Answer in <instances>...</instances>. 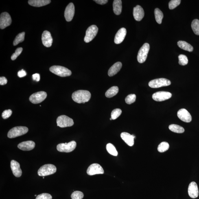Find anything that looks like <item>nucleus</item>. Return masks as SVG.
Masks as SVG:
<instances>
[{
    "instance_id": "nucleus-32",
    "label": "nucleus",
    "mask_w": 199,
    "mask_h": 199,
    "mask_svg": "<svg viewBox=\"0 0 199 199\" xmlns=\"http://www.w3.org/2000/svg\"><path fill=\"white\" fill-rule=\"evenodd\" d=\"M25 33L24 32L18 34L17 36H16L14 41V43H13L14 45L16 46L18 45L20 42L23 41L24 40H25Z\"/></svg>"
},
{
    "instance_id": "nucleus-15",
    "label": "nucleus",
    "mask_w": 199,
    "mask_h": 199,
    "mask_svg": "<svg viewBox=\"0 0 199 199\" xmlns=\"http://www.w3.org/2000/svg\"><path fill=\"white\" fill-rule=\"evenodd\" d=\"M177 115L179 119L184 122L189 123L192 120L191 114L185 109L182 108L178 110Z\"/></svg>"
},
{
    "instance_id": "nucleus-20",
    "label": "nucleus",
    "mask_w": 199,
    "mask_h": 199,
    "mask_svg": "<svg viewBox=\"0 0 199 199\" xmlns=\"http://www.w3.org/2000/svg\"><path fill=\"white\" fill-rule=\"evenodd\" d=\"M127 30L125 28L120 29L115 35L114 42L116 44H119L123 42L126 36Z\"/></svg>"
},
{
    "instance_id": "nucleus-42",
    "label": "nucleus",
    "mask_w": 199,
    "mask_h": 199,
    "mask_svg": "<svg viewBox=\"0 0 199 199\" xmlns=\"http://www.w3.org/2000/svg\"><path fill=\"white\" fill-rule=\"evenodd\" d=\"M27 75V73L25 70L22 69L18 71V77L21 78L26 76Z\"/></svg>"
},
{
    "instance_id": "nucleus-22",
    "label": "nucleus",
    "mask_w": 199,
    "mask_h": 199,
    "mask_svg": "<svg viewBox=\"0 0 199 199\" xmlns=\"http://www.w3.org/2000/svg\"><path fill=\"white\" fill-rule=\"evenodd\" d=\"M121 137L127 145L130 146H132L134 145V138L133 135L128 133L123 132L121 134Z\"/></svg>"
},
{
    "instance_id": "nucleus-38",
    "label": "nucleus",
    "mask_w": 199,
    "mask_h": 199,
    "mask_svg": "<svg viewBox=\"0 0 199 199\" xmlns=\"http://www.w3.org/2000/svg\"><path fill=\"white\" fill-rule=\"evenodd\" d=\"M181 2V1L180 0H171L169 3V9L172 10L175 9L180 5Z\"/></svg>"
},
{
    "instance_id": "nucleus-45",
    "label": "nucleus",
    "mask_w": 199,
    "mask_h": 199,
    "mask_svg": "<svg viewBox=\"0 0 199 199\" xmlns=\"http://www.w3.org/2000/svg\"><path fill=\"white\" fill-rule=\"evenodd\" d=\"M96 3L101 5H104L108 2L107 0H95Z\"/></svg>"
},
{
    "instance_id": "nucleus-8",
    "label": "nucleus",
    "mask_w": 199,
    "mask_h": 199,
    "mask_svg": "<svg viewBox=\"0 0 199 199\" xmlns=\"http://www.w3.org/2000/svg\"><path fill=\"white\" fill-rule=\"evenodd\" d=\"M57 126L60 128L70 127L74 124L73 120L65 115L59 116L57 120Z\"/></svg>"
},
{
    "instance_id": "nucleus-29",
    "label": "nucleus",
    "mask_w": 199,
    "mask_h": 199,
    "mask_svg": "<svg viewBox=\"0 0 199 199\" xmlns=\"http://www.w3.org/2000/svg\"><path fill=\"white\" fill-rule=\"evenodd\" d=\"M154 13L156 21L158 24H161L163 18V13L159 9L156 8L155 9Z\"/></svg>"
},
{
    "instance_id": "nucleus-26",
    "label": "nucleus",
    "mask_w": 199,
    "mask_h": 199,
    "mask_svg": "<svg viewBox=\"0 0 199 199\" xmlns=\"http://www.w3.org/2000/svg\"><path fill=\"white\" fill-rule=\"evenodd\" d=\"M178 45L181 49H184V50L189 52H191L193 50V46L185 41H180L178 42Z\"/></svg>"
},
{
    "instance_id": "nucleus-41",
    "label": "nucleus",
    "mask_w": 199,
    "mask_h": 199,
    "mask_svg": "<svg viewBox=\"0 0 199 199\" xmlns=\"http://www.w3.org/2000/svg\"><path fill=\"white\" fill-rule=\"evenodd\" d=\"M12 113V110L10 109L5 110L2 113V117L4 119H6L10 117Z\"/></svg>"
},
{
    "instance_id": "nucleus-47",
    "label": "nucleus",
    "mask_w": 199,
    "mask_h": 199,
    "mask_svg": "<svg viewBox=\"0 0 199 199\" xmlns=\"http://www.w3.org/2000/svg\"><path fill=\"white\" fill-rule=\"evenodd\" d=\"M35 197L37 196V195H35Z\"/></svg>"
},
{
    "instance_id": "nucleus-35",
    "label": "nucleus",
    "mask_w": 199,
    "mask_h": 199,
    "mask_svg": "<svg viewBox=\"0 0 199 199\" xmlns=\"http://www.w3.org/2000/svg\"><path fill=\"white\" fill-rule=\"evenodd\" d=\"M136 96L135 94H130L125 98V101L127 104H131L135 102Z\"/></svg>"
},
{
    "instance_id": "nucleus-36",
    "label": "nucleus",
    "mask_w": 199,
    "mask_h": 199,
    "mask_svg": "<svg viewBox=\"0 0 199 199\" xmlns=\"http://www.w3.org/2000/svg\"><path fill=\"white\" fill-rule=\"evenodd\" d=\"M84 197V193L80 191H75L71 195L72 199H82Z\"/></svg>"
},
{
    "instance_id": "nucleus-27",
    "label": "nucleus",
    "mask_w": 199,
    "mask_h": 199,
    "mask_svg": "<svg viewBox=\"0 0 199 199\" xmlns=\"http://www.w3.org/2000/svg\"><path fill=\"white\" fill-rule=\"evenodd\" d=\"M119 88L117 86H113L107 90L105 95L108 98H111L115 96L119 92Z\"/></svg>"
},
{
    "instance_id": "nucleus-43",
    "label": "nucleus",
    "mask_w": 199,
    "mask_h": 199,
    "mask_svg": "<svg viewBox=\"0 0 199 199\" xmlns=\"http://www.w3.org/2000/svg\"><path fill=\"white\" fill-rule=\"evenodd\" d=\"M7 80L5 77H0V84L1 85H4L7 84Z\"/></svg>"
},
{
    "instance_id": "nucleus-19",
    "label": "nucleus",
    "mask_w": 199,
    "mask_h": 199,
    "mask_svg": "<svg viewBox=\"0 0 199 199\" xmlns=\"http://www.w3.org/2000/svg\"><path fill=\"white\" fill-rule=\"evenodd\" d=\"M145 13L143 9L139 5H137L133 9V16L136 21H140L144 16Z\"/></svg>"
},
{
    "instance_id": "nucleus-18",
    "label": "nucleus",
    "mask_w": 199,
    "mask_h": 199,
    "mask_svg": "<svg viewBox=\"0 0 199 199\" xmlns=\"http://www.w3.org/2000/svg\"><path fill=\"white\" fill-rule=\"evenodd\" d=\"M11 168L14 176L17 178H20L22 175V171L20 168V164L14 160H11Z\"/></svg>"
},
{
    "instance_id": "nucleus-12",
    "label": "nucleus",
    "mask_w": 199,
    "mask_h": 199,
    "mask_svg": "<svg viewBox=\"0 0 199 199\" xmlns=\"http://www.w3.org/2000/svg\"><path fill=\"white\" fill-rule=\"evenodd\" d=\"M87 173L90 176H93L97 174H103L104 173V170L99 164L93 163L88 167Z\"/></svg>"
},
{
    "instance_id": "nucleus-3",
    "label": "nucleus",
    "mask_w": 199,
    "mask_h": 199,
    "mask_svg": "<svg viewBox=\"0 0 199 199\" xmlns=\"http://www.w3.org/2000/svg\"><path fill=\"white\" fill-rule=\"evenodd\" d=\"M29 129L27 127L18 126L14 127L9 130L7 136L9 138H13L24 135L28 132Z\"/></svg>"
},
{
    "instance_id": "nucleus-21",
    "label": "nucleus",
    "mask_w": 199,
    "mask_h": 199,
    "mask_svg": "<svg viewBox=\"0 0 199 199\" xmlns=\"http://www.w3.org/2000/svg\"><path fill=\"white\" fill-rule=\"evenodd\" d=\"M35 146L34 142L31 141L22 142L18 146V148L23 151L31 150L34 149Z\"/></svg>"
},
{
    "instance_id": "nucleus-34",
    "label": "nucleus",
    "mask_w": 199,
    "mask_h": 199,
    "mask_svg": "<svg viewBox=\"0 0 199 199\" xmlns=\"http://www.w3.org/2000/svg\"><path fill=\"white\" fill-rule=\"evenodd\" d=\"M178 63L181 65H185L188 64L189 62L187 57L184 55H180L178 56Z\"/></svg>"
},
{
    "instance_id": "nucleus-30",
    "label": "nucleus",
    "mask_w": 199,
    "mask_h": 199,
    "mask_svg": "<svg viewBox=\"0 0 199 199\" xmlns=\"http://www.w3.org/2000/svg\"><path fill=\"white\" fill-rule=\"evenodd\" d=\"M106 149L107 152L112 155L117 156L118 153L115 146L111 143H108L106 145Z\"/></svg>"
},
{
    "instance_id": "nucleus-9",
    "label": "nucleus",
    "mask_w": 199,
    "mask_h": 199,
    "mask_svg": "<svg viewBox=\"0 0 199 199\" xmlns=\"http://www.w3.org/2000/svg\"><path fill=\"white\" fill-rule=\"evenodd\" d=\"M98 31V28L96 25H93L88 28L86 31V35L84 38V41L88 43L93 39L96 36Z\"/></svg>"
},
{
    "instance_id": "nucleus-10",
    "label": "nucleus",
    "mask_w": 199,
    "mask_h": 199,
    "mask_svg": "<svg viewBox=\"0 0 199 199\" xmlns=\"http://www.w3.org/2000/svg\"><path fill=\"white\" fill-rule=\"evenodd\" d=\"M47 97V93L44 91H41L33 93L29 98L31 103L34 104H38L43 101Z\"/></svg>"
},
{
    "instance_id": "nucleus-1",
    "label": "nucleus",
    "mask_w": 199,
    "mask_h": 199,
    "mask_svg": "<svg viewBox=\"0 0 199 199\" xmlns=\"http://www.w3.org/2000/svg\"><path fill=\"white\" fill-rule=\"evenodd\" d=\"M91 95L88 90H79L73 93L72 99L75 102L78 103H84L89 101Z\"/></svg>"
},
{
    "instance_id": "nucleus-24",
    "label": "nucleus",
    "mask_w": 199,
    "mask_h": 199,
    "mask_svg": "<svg viewBox=\"0 0 199 199\" xmlns=\"http://www.w3.org/2000/svg\"><path fill=\"white\" fill-rule=\"evenodd\" d=\"M51 2L50 0H29L28 3L31 6L40 7L49 4Z\"/></svg>"
},
{
    "instance_id": "nucleus-16",
    "label": "nucleus",
    "mask_w": 199,
    "mask_h": 199,
    "mask_svg": "<svg viewBox=\"0 0 199 199\" xmlns=\"http://www.w3.org/2000/svg\"><path fill=\"white\" fill-rule=\"evenodd\" d=\"M42 41L44 46L47 47H51L52 45L53 39L49 31H44L42 35Z\"/></svg>"
},
{
    "instance_id": "nucleus-13",
    "label": "nucleus",
    "mask_w": 199,
    "mask_h": 199,
    "mask_svg": "<svg viewBox=\"0 0 199 199\" xmlns=\"http://www.w3.org/2000/svg\"><path fill=\"white\" fill-rule=\"evenodd\" d=\"M172 95L169 92L160 91L153 94L152 98L157 101H162L170 99Z\"/></svg>"
},
{
    "instance_id": "nucleus-48",
    "label": "nucleus",
    "mask_w": 199,
    "mask_h": 199,
    "mask_svg": "<svg viewBox=\"0 0 199 199\" xmlns=\"http://www.w3.org/2000/svg\"><path fill=\"white\" fill-rule=\"evenodd\" d=\"M43 178H44V177H43Z\"/></svg>"
},
{
    "instance_id": "nucleus-33",
    "label": "nucleus",
    "mask_w": 199,
    "mask_h": 199,
    "mask_svg": "<svg viewBox=\"0 0 199 199\" xmlns=\"http://www.w3.org/2000/svg\"><path fill=\"white\" fill-rule=\"evenodd\" d=\"M169 148V144L167 142H163L158 145V150L159 152L163 153L168 150Z\"/></svg>"
},
{
    "instance_id": "nucleus-44",
    "label": "nucleus",
    "mask_w": 199,
    "mask_h": 199,
    "mask_svg": "<svg viewBox=\"0 0 199 199\" xmlns=\"http://www.w3.org/2000/svg\"><path fill=\"white\" fill-rule=\"evenodd\" d=\"M32 78L33 80L36 81V82H39L40 80V77L39 74L36 73L34 74L32 76Z\"/></svg>"
},
{
    "instance_id": "nucleus-14",
    "label": "nucleus",
    "mask_w": 199,
    "mask_h": 199,
    "mask_svg": "<svg viewBox=\"0 0 199 199\" xmlns=\"http://www.w3.org/2000/svg\"><path fill=\"white\" fill-rule=\"evenodd\" d=\"M75 6L72 3H70L66 6L64 11V18L66 21L69 22L72 20L75 14Z\"/></svg>"
},
{
    "instance_id": "nucleus-40",
    "label": "nucleus",
    "mask_w": 199,
    "mask_h": 199,
    "mask_svg": "<svg viewBox=\"0 0 199 199\" xmlns=\"http://www.w3.org/2000/svg\"><path fill=\"white\" fill-rule=\"evenodd\" d=\"M36 199H52V197L49 193H42L37 195Z\"/></svg>"
},
{
    "instance_id": "nucleus-17",
    "label": "nucleus",
    "mask_w": 199,
    "mask_h": 199,
    "mask_svg": "<svg viewBox=\"0 0 199 199\" xmlns=\"http://www.w3.org/2000/svg\"><path fill=\"white\" fill-rule=\"evenodd\" d=\"M188 193L191 198H195L198 197L199 190L196 182L193 181L189 184L188 187Z\"/></svg>"
},
{
    "instance_id": "nucleus-4",
    "label": "nucleus",
    "mask_w": 199,
    "mask_h": 199,
    "mask_svg": "<svg viewBox=\"0 0 199 199\" xmlns=\"http://www.w3.org/2000/svg\"><path fill=\"white\" fill-rule=\"evenodd\" d=\"M57 171V168L52 164H46L39 169L38 174L40 176H45L54 174Z\"/></svg>"
},
{
    "instance_id": "nucleus-25",
    "label": "nucleus",
    "mask_w": 199,
    "mask_h": 199,
    "mask_svg": "<svg viewBox=\"0 0 199 199\" xmlns=\"http://www.w3.org/2000/svg\"><path fill=\"white\" fill-rule=\"evenodd\" d=\"M113 12L115 14H121L122 10V2L121 0H115L113 3Z\"/></svg>"
},
{
    "instance_id": "nucleus-31",
    "label": "nucleus",
    "mask_w": 199,
    "mask_h": 199,
    "mask_svg": "<svg viewBox=\"0 0 199 199\" xmlns=\"http://www.w3.org/2000/svg\"><path fill=\"white\" fill-rule=\"evenodd\" d=\"M191 28L193 32L197 35H199V20H193L191 23Z\"/></svg>"
},
{
    "instance_id": "nucleus-39",
    "label": "nucleus",
    "mask_w": 199,
    "mask_h": 199,
    "mask_svg": "<svg viewBox=\"0 0 199 199\" xmlns=\"http://www.w3.org/2000/svg\"><path fill=\"white\" fill-rule=\"evenodd\" d=\"M23 50V48L21 47L18 48L16 50L15 52L13 53L12 56H11V60H15L17 58V57L21 54Z\"/></svg>"
},
{
    "instance_id": "nucleus-7",
    "label": "nucleus",
    "mask_w": 199,
    "mask_h": 199,
    "mask_svg": "<svg viewBox=\"0 0 199 199\" xmlns=\"http://www.w3.org/2000/svg\"><path fill=\"white\" fill-rule=\"evenodd\" d=\"M171 84L170 81L165 78L154 79L149 82V86L152 88H158L162 87L169 86Z\"/></svg>"
},
{
    "instance_id": "nucleus-5",
    "label": "nucleus",
    "mask_w": 199,
    "mask_h": 199,
    "mask_svg": "<svg viewBox=\"0 0 199 199\" xmlns=\"http://www.w3.org/2000/svg\"><path fill=\"white\" fill-rule=\"evenodd\" d=\"M76 146V143L72 141L68 143H61L57 146V150L59 152L69 153L75 150Z\"/></svg>"
},
{
    "instance_id": "nucleus-6",
    "label": "nucleus",
    "mask_w": 199,
    "mask_h": 199,
    "mask_svg": "<svg viewBox=\"0 0 199 199\" xmlns=\"http://www.w3.org/2000/svg\"><path fill=\"white\" fill-rule=\"evenodd\" d=\"M150 49V45L147 43L143 44L138 52L137 60L139 63H143L146 60Z\"/></svg>"
},
{
    "instance_id": "nucleus-37",
    "label": "nucleus",
    "mask_w": 199,
    "mask_h": 199,
    "mask_svg": "<svg viewBox=\"0 0 199 199\" xmlns=\"http://www.w3.org/2000/svg\"><path fill=\"white\" fill-rule=\"evenodd\" d=\"M122 110L120 109L117 108L112 111L111 113V118L112 120L115 119L121 115Z\"/></svg>"
},
{
    "instance_id": "nucleus-28",
    "label": "nucleus",
    "mask_w": 199,
    "mask_h": 199,
    "mask_svg": "<svg viewBox=\"0 0 199 199\" xmlns=\"http://www.w3.org/2000/svg\"><path fill=\"white\" fill-rule=\"evenodd\" d=\"M169 128L171 131L177 133H182L184 132V129L183 127L178 125H170Z\"/></svg>"
},
{
    "instance_id": "nucleus-11",
    "label": "nucleus",
    "mask_w": 199,
    "mask_h": 199,
    "mask_svg": "<svg viewBox=\"0 0 199 199\" xmlns=\"http://www.w3.org/2000/svg\"><path fill=\"white\" fill-rule=\"evenodd\" d=\"M12 18L8 13L3 12L2 13L0 16V28L3 29L9 26L12 23Z\"/></svg>"
},
{
    "instance_id": "nucleus-46",
    "label": "nucleus",
    "mask_w": 199,
    "mask_h": 199,
    "mask_svg": "<svg viewBox=\"0 0 199 199\" xmlns=\"http://www.w3.org/2000/svg\"><path fill=\"white\" fill-rule=\"evenodd\" d=\"M110 120H112V118H110Z\"/></svg>"
},
{
    "instance_id": "nucleus-23",
    "label": "nucleus",
    "mask_w": 199,
    "mask_h": 199,
    "mask_svg": "<svg viewBox=\"0 0 199 199\" xmlns=\"http://www.w3.org/2000/svg\"><path fill=\"white\" fill-rule=\"evenodd\" d=\"M122 66L121 62H118L114 64L109 69L108 75L110 77L113 76L120 71Z\"/></svg>"
},
{
    "instance_id": "nucleus-2",
    "label": "nucleus",
    "mask_w": 199,
    "mask_h": 199,
    "mask_svg": "<svg viewBox=\"0 0 199 199\" xmlns=\"http://www.w3.org/2000/svg\"><path fill=\"white\" fill-rule=\"evenodd\" d=\"M50 71L55 74L62 77L70 76L72 72L68 68L60 66H53L49 68Z\"/></svg>"
}]
</instances>
